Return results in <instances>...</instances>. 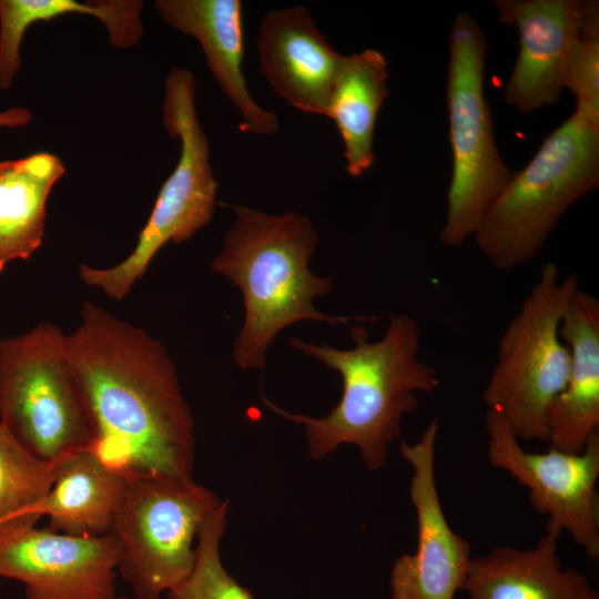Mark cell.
Returning a JSON list of instances; mask_svg holds the SVG:
<instances>
[{
  "instance_id": "obj_1",
  "label": "cell",
  "mask_w": 599,
  "mask_h": 599,
  "mask_svg": "<svg viewBox=\"0 0 599 599\" xmlns=\"http://www.w3.org/2000/svg\"><path fill=\"white\" fill-rule=\"evenodd\" d=\"M67 351L90 416V448L128 479H193L195 424L164 346L85 302Z\"/></svg>"
},
{
  "instance_id": "obj_22",
  "label": "cell",
  "mask_w": 599,
  "mask_h": 599,
  "mask_svg": "<svg viewBox=\"0 0 599 599\" xmlns=\"http://www.w3.org/2000/svg\"><path fill=\"white\" fill-rule=\"evenodd\" d=\"M52 483V464L26 449L0 423V541L44 517Z\"/></svg>"
},
{
  "instance_id": "obj_21",
  "label": "cell",
  "mask_w": 599,
  "mask_h": 599,
  "mask_svg": "<svg viewBox=\"0 0 599 599\" xmlns=\"http://www.w3.org/2000/svg\"><path fill=\"white\" fill-rule=\"evenodd\" d=\"M138 0H0V88L9 89L21 69V43L26 31L37 22H49L65 14L97 18L105 27L111 45L129 49L143 34Z\"/></svg>"
},
{
  "instance_id": "obj_15",
  "label": "cell",
  "mask_w": 599,
  "mask_h": 599,
  "mask_svg": "<svg viewBox=\"0 0 599 599\" xmlns=\"http://www.w3.org/2000/svg\"><path fill=\"white\" fill-rule=\"evenodd\" d=\"M162 20L200 43L211 73L240 112L244 132L270 135L278 130L275 113L252 98L242 71L243 4L240 0H156Z\"/></svg>"
},
{
  "instance_id": "obj_26",
  "label": "cell",
  "mask_w": 599,
  "mask_h": 599,
  "mask_svg": "<svg viewBox=\"0 0 599 599\" xmlns=\"http://www.w3.org/2000/svg\"><path fill=\"white\" fill-rule=\"evenodd\" d=\"M118 599H130V598H128L125 596H119Z\"/></svg>"
},
{
  "instance_id": "obj_20",
  "label": "cell",
  "mask_w": 599,
  "mask_h": 599,
  "mask_svg": "<svg viewBox=\"0 0 599 599\" xmlns=\"http://www.w3.org/2000/svg\"><path fill=\"white\" fill-rule=\"evenodd\" d=\"M64 173L62 161L49 152L0 161V273L41 246L48 197Z\"/></svg>"
},
{
  "instance_id": "obj_11",
  "label": "cell",
  "mask_w": 599,
  "mask_h": 599,
  "mask_svg": "<svg viewBox=\"0 0 599 599\" xmlns=\"http://www.w3.org/2000/svg\"><path fill=\"white\" fill-rule=\"evenodd\" d=\"M438 422L434 417L420 438L402 441V457L412 466L409 498L415 509L417 546L396 558L389 571L390 599H455L461 590L471 546L449 526L436 484Z\"/></svg>"
},
{
  "instance_id": "obj_4",
  "label": "cell",
  "mask_w": 599,
  "mask_h": 599,
  "mask_svg": "<svg viewBox=\"0 0 599 599\" xmlns=\"http://www.w3.org/2000/svg\"><path fill=\"white\" fill-rule=\"evenodd\" d=\"M599 184V128L573 112L490 205L474 238L497 270L532 260L565 212Z\"/></svg>"
},
{
  "instance_id": "obj_10",
  "label": "cell",
  "mask_w": 599,
  "mask_h": 599,
  "mask_svg": "<svg viewBox=\"0 0 599 599\" xmlns=\"http://www.w3.org/2000/svg\"><path fill=\"white\" fill-rule=\"evenodd\" d=\"M489 464L508 473L529 491V501L547 517L546 534L571 536L592 560L599 558V433L582 453L552 448L525 450L505 420L494 412L485 415Z\"/></svg>"
},
{
  "instance_id": "obj_5",
  "label": "cell",
  "mask_w": 599,
  "mask_h": 599,
  "mask_svg": "<svg viewBox=\"0 0 599 599\" xmlns=\"http://www.w3.org/2000/svg\"><path fill=\"white\" fill-rule=\"evenodd\" d=\"M578 288L575 274L561 276L547 262L499 339L483 400L519 440L547 441V413L566 384L570 363L560 324Z\"/></svg>"
},
{
  "instance_id": "obj_19",
  "label": "cell",
  "mask_w": 599,
  "mask_h": 599,
  "mask_svg": "<svg viewBox=\"0 0 599 599\" xmlns=\"http://www.w3.org/2000/svg\"><path fill=\"white\" fill-rule=\"evenodd\" d=\"M388 64L376 49L344 55L334 82L326 116L331 118L344 144L345 169L362 176L374 163V132L377 114L389 94Z\"/></svg>"
},
{
  "instance_id": "obj_7",
  "label": "cell",
  "mask_w": 599,
  "mask_h": 599,
  "mask_svg": "<svg viewBox=\"0 0 599 599\" xmlns=\"http://www.w3.org/2000/svg\"><path fill=\"white\" fill-rule=\"evenodd\" d=\"M0 423L34 456L53 464L92 445L87 405L67 351L51 324L0 341Z\"/></svg>"
},
{
  "instance_id": "obj_6",
  "label": "cell",
  "mask_w": 599,
  "mask_h": 599,
  "mask_svg": "<svg viewBox=\"0 0 599 599\" xmlns=\"http://www.w3.org/2000/svg\"><path fill=\"white\" fill-rule=\"evenodd\" d=\"M195 93L193 73L172 67L164 82L162 123L170 136L180 141V156L159 191L134 250L112 267H79L85 284L116 301L129 294L166 243L191 240L213 217L217 181L210 162L209 140L197 118Z\"/></svg>"
},
{
  "instance_id": "obj_8",
  "label": "cell",
  "mask_w": 599,
  "mask_h": 599,
  "mask_svg": "<svg viewBox=\"0 0 599 599\" xmlns=\"http://www.w3.org/2000/svg\"><path fill=\"white\" fill-rule=\"evenodd\" d=\"M448 44L446 103L453 170L439 238L445 245L459 246L474 235L515 173L504 163L495 143L484 94L487 43L469 13L455 17Z\"/></svg>"
},
{
  "instance_id": "obj_14",
  "label": "cell",
  "mask_w": 599,
  "mask_h": 599,
  "mask_svg": "<svg viewBox=\"0 0 599 599\" xmlns=\"http://www.w3.org/2000/svg\"><path fill=\"white\" fill-rule=\"evenodd\" d=\"M260 71L291 106L325 115L344 55L301 6L265 14L257 34Z\"/></svg>"
},
{
  "instance_id": "obj_16",
  "label": "cell",
  "mask_w": 599,
  "mask_h": 599,
  "mask_svg": "<svg viewBox=\"0 0 599 599\" xmlns=\"http://www.w3.org/2000/svg\"><path fill=\"white\" fill-rule=\"evenodd\" d=\"M570 354L562 390L547 413L549 448L579 454L599 433V302L578 288L560 324Z\"/></svg>"
},
{
  "instance_id": "obj_2",
  "label": "cell",
  "mask_w": 599,
  "mask_h": 599,
  "mask_svg": "<svg viewBox=\"0 0 599 599\" xmlns=\"http://www.w3.org/2000/svg\"><path fill=\"white\" fill-rule=\"evenodd\" d=\"M354 346L339 349L296 337L290 345L336 370L342 378L337 405L323 417L288 413L262 395L275 414L305 428L307 447L321 460L342 445H354L369 470L382 469L392 444L402 438L403 417L418 405V393L439 386L436 369L419 357L422 331L406 313L392 314L382 338L369 342L367 331L351 327Z\"/></svg>"
},
{
  "instance_id": "obj_18",
  "label": "cell",
  "mask_w": 599,
  "mask_h": 599,
  "mask_svg": "<svg viewBox=\"0 0 599 599\" xmlns=\"http://www.w3.org/2000/svg\"><path fill=\"white\" fill-rule=\"evenodd\" d=\"M52 473L53 483L43 508L49 529L70 536L110 534L129 479L90 447L55 460Z\"/></svg>"
},
{
  "instance_id": "obj_17",
  "label": "cell",
  "mask_w": 599,
  "mask_h": 599,
  "mask_svg": "<svg viewBox=\"0 0 599 599\" xmlns=\"http://www.w3.org/2000/svg\"><path fill=\"white\" fill-rule=\"evenodd\" d=\"M461 590L469 599H599L586 575L564 566L558 538L547 534L527 549L500 546L471 558Z\"/></svg>"
},
{
  "instance_id": "obj_9",
  "label": "cell",
  "mask_w": 599,
  "mask_h": 599,
  "mask_svg": "<svg viewBox=\"0 0 599 599\" xmlns=\"http://www.w3.org/2000/svg\"><path fill=\"white\" fill-rule=\"evenodd\" d=\"M221 500L194 478H129L110 534L118 573L136 599H160L190 575L199 531Z\"/></svg>"
},
{
  "instance_id": "obj_12",
  "label": "cell",
  "mask_w": 599,
  "mask_h": 599,
  "mask_svg": "<svg viewBox=\"0 0 599 599\" xmlns=\"http://www.w3.org/2000/svg\"><path fill=\"white\" fill-rule=\"evenodd\" d=\"M119 551L111 534L70 536L30 528L0 541V578L27 599H118Z\"/></svg>"
},
{
  "instance_id": "obj_25",
  "label": "cell",
  "mask_w": 599,
  "mask_h": 599,
  "mask_svg": "<svg viewBox=\"0 0 599 599\" xmlns=\"http://www.w3.org/2000/svg\"><path fill=\"white\" fill-rule=\"evenodd\" d=\"M33 114L30 109L23 106H12L0 111V128H24L32 121Z\"/></svg>"
},
{
  "instance_id": "obj_3",
  "label": "cell",
  "mask_w": 599,
  "mask_h": 599,
  "mask_svg": "<svg viewBox=\"0 0 599 599\" xmlns=\"http://www.w3.org/2000/svg\"><path fill=\"white\" fill-rule=\"evenodd\" d=\"M232 210L234 223L210 266L243 295L244 322L232 352L240 368H263L268 347L294 323L347 325L376 319L333 316L315 307L313 300L328 294L333 280L309 270L318 236L308 217L296 211L273 215L242 205Z\"/></svg>"
},
{
  "instance_id": "obj_13",
  "label": "cell",
  "mask_w": 599,
  "mask_h": 599,
  "mask_svg": "<svg viewBox=\"0 0 599 599\" xmlns=\"http://www.w3.org/2000/svg\"><path fill=\"white\" fill-rule=\"evenodd\" d=\"M499 21L516 27L519 53L505 102L521 113L557 103L582 18L580 0H496Z\"/></svg>"
},
{
  "instance_id": "obj_23",
  "label": "cell",
  "mask_w": 599,
  "mask_h": 599,
  "mask_svg": "<svg viewBox=\"0 0 599 599\" xmlns=\"http://www.w3.org/2000/svg\"><path fill=\"white\" fill-rule=\"evenodd\" d=\"M229 500L204 520L196 540L195 561L190 575L171 589L167 599H255L224 567L220 546L226 532Z\"/></svg>"
},
{
  "instance_id": "obj_24",
  "label": "cell",
  "mask_w": 599,
  "mask_h": 599,
  "mask_svg": "<svg viewBox=\"0 0 599 599\" xmlns=\"http://www.w3.org/2000/svg\"><path fill=\"white\" fill-rule=\"evenodd\" d=\"M564 88L576 98V113L599 128V2L583 1L582 18L571 47Z\"/></svg>"
}]
</instances>
